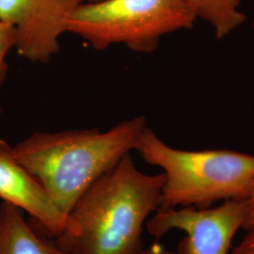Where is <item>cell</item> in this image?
I'll list each match as a JSON object with an SVG mask.
<instances>
[{
    "label": "cell",
    "instance_id": "8fae6325",
    "mask_svg": "<svg viewBox=\"0 0 254 254\" xmlns=\"http://www.w3.org/2000/svg\"><path fill=\"white\" fill-rule=\"evenodd\" d=\"M231 254H254V227L248 230V234Z\"/></svg>",
    "mask_w": 254,
    "mask_h": 254
},
{
    "label": "cell",
    "instance_id": "4fadbf2b",
    "mask_svg": "<svg viewBox=\"0 0 254 254\" xmlns=\"http://www.w3.org/2000/svg\"><path fill=\"white\" fill-rule=\"evenodd\" d=\"M142 254H177L176 253H173L172 251L167 250L165 247H163L158 243H154L151 246L150 248L145 249Z\"/></svg>",
    "mask_w": 254,
    "mask_h": 254
},
{
    "label": "cell",
    "instance_id": "277c9868",
    "mask_svg": "<svg viewBox=\"0 0 254 254\" xmlns=\"http://www.w3.org/2000/svg\"><path fill=\"white\" fill-rule=\"evenodd\" d=\"M196 20L186 0H102L83 3L69 19L67 32L98 51L123 45L147 54L162 37L190 28Z\"/></svg>",
    "mask_w": 254,
    "mask_h": 254
},
{
    "label": "cell",
    "instance_id": "5b68a950",
    "mask_svg": "<svg viewBox=\"0 0 254 254\" xmlns=\"http://www.w3.org/2000/svg\"><path fill=\"white\" fill-rule=\"evenodd\" d=\"M244 218L245 200H226L214 208L157 210L146 228L156 239L173 230L185 232L177 254H228Z\"/></svg>",
    "mask_w": 254,
    "mask_h": 254
},
{
    "label": "cell",
    "instance_id": "8992f818",
    "mask_svg": "<svg viewBox=\"0 0 254 254\" xmlns=\"http://www.w3.org/2000/svg\"><path fill=\"white\" fill-rule=\"evenodd\" d=\"M86 1L0 0V22L14 28L21 57L46 64L59 53L69 19Z\"/></svg>",
    "mask_w": 254,
    "mask_h": 254
},
{
    "label": "cell",
    "instance_id": "5bb4252c",
    "mask_svg": "<svg viewBox=\"0 0 254 254\" xmlns=\"http://www.w3.org/2000/svg\"><path fill=\"white\" fill-rule=\"evenodd\" d=\"M99 1H102V0H87L86 2H92L93 3V2H99Z\"/></svg>",
    "mask_w": 254,
    "mask_h": 254
},
{
    "label": "cell",
    "instance_id": "9a60e30c",
    "mask_svg": "<svg viewBox=\"0 0 254 254\" xmlns=\"http://www.w3.org/2000/svg\"><path fill=\"white\" fill-rule=\"evenodd\" d=\"M253 26H254V21H253Z\"/></svg>",
    "mask_w": 254,
    "mask_h": 254
},
{
    "label": "cell",
    "instance_id": "3957f363",
    "mask_svg": "<svg viewBox=\"0 0 254 254\" xmlns=\"http://www.w3.org/2000/svg\"><path fill=\"white\" fill-rule=\"evenodd\" d=\"M146 163L165 176L158 210L209 208L215 201L246 200L254 187V155L226 149L186 151L168 145L147 127L136 143Z\"/></svg>",
    "mask_w": 254,
    "mask_h": 254
},
{
    "label": "cell",
    "instance_id": "9c48e42d",
    "mask_svg": "<svg viewBox=\"0 0 254 254\" xmlns=\"http://www.w3.org/2000/svg\"><path fill=\"white\" fill-rule=\"evenodd\" d=\"M197 19L213 27L218 39L233 33L246 20L240 10L241 0H186Z\"/></svg>",
    "mask_w": 254,
    "mask_h": 254
},
{
    "label": "cell",
    "instance_id": "6da1fadb",
    "mask_svg": "<svg viewBox=\"0 0 254 254\" xmlns=\"http://www.w3.org/2000/svg\"><path fill=\"white\" fill-rule=\"evenodd\" d=\"M165 176L140 172L131 154L102 175L69 213V225L52 237L65 254H142V229L160 204Z\"/></svg>",
    "mask_w": 254,
    "mask_h": 254
},
{
    "label": "cell",
    "instance_id": "30bf717a",
    "mask_svg": "<svg viewBox=\"0 0 254 254\" xmlns=\"http://www.w3.org/2000/svg\"><path fill=\"white\" fill-rule=\"evenodd\" d=\"M15 30L8 24L0 22V89L8 72L7 56L15 46ZM1 112V108H0Z\"/></svg>",
    "mask_w": 254,
    "mask_h": 254
},
{
    "label": "cell",
    "instance_id": "7a4b0ae2",
    "mask_svg": "<svg viewBox=\"0 0 254 254\" xmlns=\"http://www.w3.org/2000/svg\"><path fill=\"white\" fill-rule=\"evenodd\" d=\"M146 127V119L136 117L107 131L92 128L35 132L13 146V152L55 206L68 216L94 182L135 151Z\"/></svg>",
    "mask_w": 254,
    "mask_h": 254
},
{
    "label": "cell",
    "instance_id": "ba28073f",
    "mask_svg": "<svg viewBox=\"0 0 254 254\" xmlns=\"http://www.w3.org/2000/svg\"><path fill=\"white\" fill-rule=\"evenodd\" d=\"M0 254H65L52 237L25 218L16 205L0 203Z\"/></svg>",
    "mask_w": 254,
    "mask_h": 254
},
{
    "label": "cell",
    "instance_id": "7c38bea8",
    "mask_svg": "<svg viewBox=\"0 0 254 254\" xmlns=\"http://www.w3.org/2000/svg\"><path fill=\"white\" fill-rule=\"evenodd\" d=\"M254 227V184L249 197L245 200V218L242 228L250 230Z\"/></svg>",
    "mask_w": 254,
    "mask_h": 254
},
{
    "label": "cell",
    "instance_id": "52a82bcc",
    "mask_svg": "<svg viewBox=\"0 0 254 254\" xmlns=\"http://www.w3.org/2000/svg\"><path fill=\"white\" fill-rule=\"evenodd\" d=\"M0 198L27 213L50 237L62 234L69 225V217L55 206L41 184L17 161L13 147L4 139H0Z\"/></svg>",
    "mask_w": 254,
    "mask_h": 254
}]
</instances>
